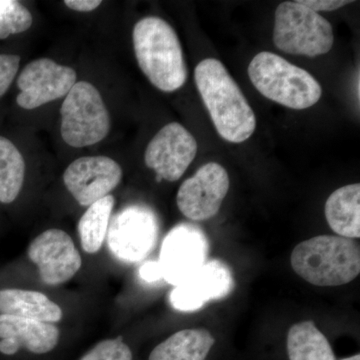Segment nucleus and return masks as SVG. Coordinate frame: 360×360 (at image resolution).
Segmentation results:
<instances>
[{
    "label": "nucleus",
    "mask_w": 360,
    "mask_h": 360,
    "mask_svg": "<svg viewBox=\"0 0 360 360\" xmlns=\"http://www.w3.org/2000/svg\"><path fill=\"white\" fill-rule=\"evenodd\" d=\"M194 79L219 136L231 143L248 141L257 127L255 112L221 61L203 59Z\"/></svg>",
    "instance_id": "nucleus-1"
},
{
    "label": "nucleus",
    "mask_w": 360,
    "mask_h": 360,
    "mask_svg": "<svg viewBox=\"0 0 360 360\" xmlns=\"http://www.w3.org/2000/svg\"><path fill=\"white\" fill-rule=\"evenodd\" d=\"M132 40L137 63L151 84L165 92L184 86L186 63L172 26L156 16L142 18L134 25Z\"/></svg>",
    "instance_id": "nucleus-2"
},
{
    "label": "nucleus",
    "mask_w": 360,
    "mask_h": 360,
    "mask_svg": "<svg viewBox=\"0 0 360 360\" xmlns=\"http://www.w3.org/2000/svg\"><path fill=\"white\" fill-rule=\"evenodd\" d=\"M291 267L298 276L316 286L345 285L360 274V248L354 239L319 236L295 246Z\"/></svg>",
    "instance_id": "nucleus-3"
},
{
    "label": "nucleus",
    "mask_w": 360,
    "mask_h": 360,
    "mask_svg": "<svg viewBox=\"0 0 360 360\" xmlns=\"http://www.w3.org/2000/svg\"><path fill=\"white\" fill-rule=\"evenodd\" d=\"M248 77L262 96L292 110L311 108L322 96L321 84L309 72L271 52L252 58Z\"/></svg>",
    "instance_id": "nucleus-4"
},
{
    "label": "nucleus",
    "mask_w": 360,
    "mask_h": 360,
    "mask_svg": "<svg viewBox=\"0 0 360 360\" xmlns=\"http://www.w3.org/2000/svg\"><path fill=\"white\" fill-rule=\"evenodd\" d=\"M274 42L285 53L316 58L330 51L335 37L330 23L298 0L277 6Z\"/></svg>",
    "instance_id": "nucleus-5"
},
{
    "label": "nucleus",
    "mask_w": 360,
    "mask_h": 360,
    "mask_svg": "<svg viewBox=\"0 0 360 360\" xmlns=\"http://www.w3.org/2000/svg\"><path fill=\"white\" fill-rule=\"evenodd\" d=\"M60 115L61 136L72 148L94 146L110 132V113L98 90L89 82L75 84L65 96Z\"/></svg>",
    "instance_id": "nucleus-6"
},
{
    "label": "nucleus",
    "mask_w": 360,
    "mask_h": 360,
    "mask_svg": "<svg viewBox=\"0 0 360 360\" xmlns=\"http://www.w3.org/2000/svg\"><path fill=\"white\" fill-rule=\"evenodd\" d=\"M158 236L155 213L143 206H129L113 217L106 236L108 248L118 259L137 262L153 250Z\"/></svg>",
    "instance_id": "nucleus-7"
},
{
    "label": "nucleus",
    "mask_w": 360,
    "mask_h": 360,
    "mask_svg": "<svg viewBox=\"0 0 360 360\" xmlns=\"http://www.w3.org/2000/svg\"><path fill=\"white\" fill-rule=\"evenodd\" d=\"M229 174L219 163L202 165L180 186L176 202L187 219L203 221L217 214L229 191Z\"/></svg>",
    "instance_id": "nucleus-8"
},
{
    "label": "nucleus",
    "mask_w": 360,
    "mask_h": 360,
    "mask_svg": "<svg viewBox=\"0 0 360 360\" xmlns=\"http://www.w3.org/2000/svg\"><path fill=\"white\" fill-rule=\"evenodd\" d=\"M77 79V72L70 66L49 58L37 59L28 63L18 77L21 92L16 103L25 110H34L68 96Z\"/></svg>",
    "instance_id": "nucleus-9"
},
{
    "label": "nucleus",
    "mask_w": 360,
    "mask_h": 360,
    "mask_svg": "<svg viewBox=\"0 0 360 360\" xmlns=\"http://www.w3.org/2000/svg\"><path fill=\"white\" fill-rule=\"evenodd\" d=\"M198 153V142L179 122L168 123L158 132L146 148V167L155 170L158 181L179 180Z\"/></svg>",
    "instance_id": "nucleus-10"
},
{
    "label": "nucleus",
    "mask_w": 360,
    "mask_h": 360,
    "mask_svg": "<svg viewBox=\"0 0 360 360\" xmlns=\"http://www.w3.org/2000/svg\"><path fill=\"white\" fill-rule=\"evenodd\" d=\"M207 243L202 232L191 224L174 227L163 240L160 264L162 278L177 286L205 264Z\"/></svg>",
    "instance_id": "nucleus-11"
},
{
    "label": "nucleus",
    "mask_w": 360,
    "mask_h": 360,
    "mask_svg": "<svg viewBox=\"0 0 360 360\" xmlns=\"http://www.w3.org/2000/svg\"><path fill=\"white\" fill-rule=\"evenodd\" d=\"M28 257L37 265L41 281L49 285L66 283L77 274L82 257L72 239L61 229H52L33 239Z\"/></svg>",
    "instance_id": "nucleus-12"
},
{
    "label": "nucleus",
    "mask_w": 360,
    "mask_h": 360,
    "mask_svg": "<svg viewBox=\"0 0 360 360\" xmlns=\"http://www.w3.org/2000/svg\"><path fill=\"white\" fill-rule=\"evenodd\" d=\"M122 179V167L108 156L78 158L63 174L66 188L82 206H90L110 195Z\"/></svg>",
    "instance_id": "nucleus-13"
},
{
    "label": "nucleus",
    "mask_w": 360,
    "mask_h": 360,
    "mask_svg": "<svg viewBox=\"0 0 360 360\" xmlns=\"http://www.w3.org/2000/svg\"><path fill=\"white\" fill-rule=\"evenodd\" d=\"M232 276L226 265L213 260L200 267L184 283L175 286L170 293V303L180 311L198 310L212 300L231 292Z\"/></svg>",
    "instance_id": "nucleus-14"
},
{
    "label": "nucleus",
    "mask_w": 360,
    "mask_h": 360,
    "mask_svg": "<svg viewBox=\"0 0 360 360\" xmlns=\"http://www.w3.org/2000/svg\"><path fill=\"white\" fill-rule=\"evenodd\" d=\"M0 352L15 354L20 348L32 354H44L58 345L59 330L47 322L0 314Z\"/></svg>",
    "instance_id": "nucleus-15"
},
{
    "label": "nucleus",
    "mask_w": 360,
    "mask_h": 360,
    "mask_svg": "<svg viewBox=\"0 0 360 360\" xmlns=\"http://www.w3.org/2000/svg\"><path fill=\"white\" fill-rule=\"evenodd\" d=\"M326 221L338 236L360 238V184L336 189L326 200Z\"/></svg>",
    "instance_id": "nucleus-16"
},
{
    "label": "nucleus",
    "mask_w": 360,
    "mask_h": 360,
    "mask_svg": "<svg viewBox=\"0 0 360 360\" xmlns=\"http://www.w3.org/2000/svg\"><path fill=\"white\" fill-rule=\"evenodd\" d=\"M0 314L47 323L63 319V310L44 293L14 288L0 290Z\"/></svg>",
    "instance_id": "nucleus-17"
},
{
    "label": "nucleus",
    "mask_w": 360,
    "mask_h": 360,
    "mask_svg": "<svg viewBox=\"0 0 360 360\" xmlns=\"http://www.w3.org/2000/svg\"><path fill=\"white\" fill-rule=\"evenodd\" d=\"M214 343L207 329H184L158 345L148 360H205Z\"/></svg>",
    "instance_id": "nucleus-18"
},
{
    "label": "nucleus",
    "mask_w": 360,
    "mask_h": 360,
    "mask_svg": "<svg viewBox=\"0 0 360 360\" xmlns=\"http://www.w3.org/2000/svg\"><path fill=\"white\" fill-rule=\"evenodd\" d=\"M286 345L290 360H336L328 338L311 321L291 326Z\"/></svg>",
    "instance_id": "nucleus-19"
},
{
    "label": "nucleus",
    "mask_w": 360,
    "mask_h": 360,
    "mask_svg": "<svg viewBox=\"0 0 360 360\" xmlns=\"http://www.w3.org/2000/svg\"><path fill=\"white\" fill-rule=\"evenodd\" d=\"M115 203L112 195L105 196L89 206L82 215L78 224V234L85 252L96 253L103 248Z\"/></svg>",
    "instance_id": "nucleus-20"
},
{
    "label": "nucleus",
    "mask_w": 360,
    "mask_h": 360,
    "mask_svg": "<svg viewBox=\"0 0 360 360\" xmlns=\"http://www.w3.org/2000/svg\"><path fill=\"white\" fill-rule=\"evenodd\" d=\"M25 162L18 148L0 136V202L11 203L18 198L25 181Z\"/></svg>",
    "instance_id": "nucleus-21"
},
{
    "label": "nucleus",
    "mask_w": 360,
    "mask_h": 360,
    "mask_svg": "<svg viewBox=\"0 0 360 360\" xmlns=\"http://www.w3.org/2000/svg\"><path fill=\"white\" fill-rule=\"evenodd\" d=\"M32 15L15 0H0V39L25 32L32 25Z\"/></svg>",
    "instance_id": "nucleus-22"
},
{
    "label": "nucleus",
    "mask_w": 360,
    "mask_h": 360,
    "mask_svg": "<svg viewBox=\"0 0 360 360\" xmlns=\"http://www.w3.org/2000/svg\"><path fill=\"white\" fill-rule=\"evenodd\" d=\"M80 360H132V354L122 338H118L101 341Z\"/></svg>",
    "instance_id": "nucleus-23"
},
{
    "label": "nucleus",
    "mask_w": 360,
    "mask_h": 360,
    "mask_svg": "<svg viewBox=\"0 0 360 360\" xmlns=\"http://www.w3.org/2000/svg\"><path fill=\"white\" fill-rule=\"evenodd\" d=\"M20 58L13 54H0V97L11 87L20 68Z\"/></svg>",
    "instance_id": "nucleus-24"
},
{
    "label": "nucleus",
    "mask_w": 360,
    "mask_h": 360,
    "mask_svg": "<svg viewBox=\"0 0 360 360\" xmlns=\"http://www.w3.org/2000/svg\"><path fill=\"white\" fill-rule=\"evenodd\" d=\"M300 1L317 13L319 11H336V9H340L352 2L347 1V0H300Z\"/></svg>",
    "instance_id": "nucleus-25"
},
{
    "label": "nucleus",
    "mask_w": 360,
    "mask_h": 360,
    "mask_svg": "<svg viewBox=\"0 0 360 360\" xmlns=\"http://www.w3.org/2000/svg\"><path fill=\"white\" fill-rule=\"evenodd\" d=\"M139 276L143 281L148 283H153V281H160L162 278L160 266L158 262H148L144 264L139 269Z\"/></svg>",
    "instance_id": "nucleus-26"
},
{
    "label": "nucleus",
    "mask_w": 360,
    "mask_h": 360,
    "mask_svg": "<svg viewBox=\"0 0 360 360\" xmlns=\"http://www.w3.org/2000/svg\"><path fill=\"white\" fill-rule=\"evenodd\" d=\"M101 0H65V4L68 8L79 13H90L101 6Z\"/></svg>",
    "instance_id": "nucleus-27"
},
{
    "label": "nucleus",
    "mask_w": 360,
    "mask_h": 360,
    "mask_svg": "<svg viewBox=\"0 0 360 360\" xmlns=\"http://www.w3.org/2000/svg\"><path fill=\"white\" fill-rule=\"evenodd\" d=\"M340 360H360V355L359 354L354 355L352 357H347V359H343Z\"/></svg>",
    "instance_id": "nucleus-28"
}]
</instances>
